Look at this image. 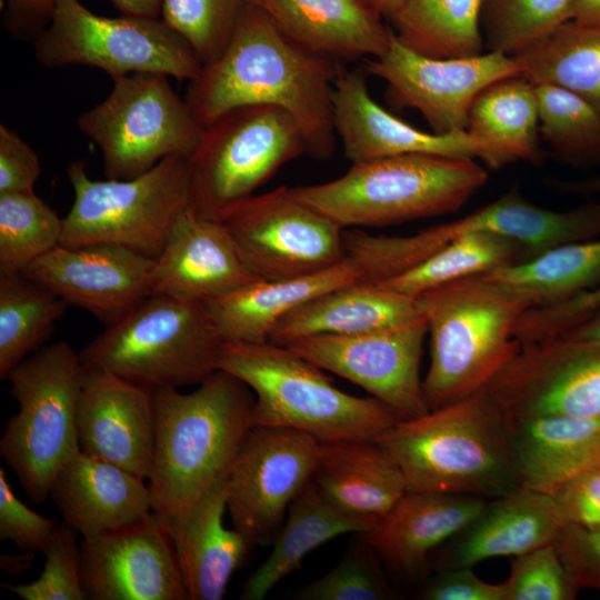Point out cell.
Masks as SVG:
<instances>
[{
    "mask_svg": "<svg viewBox=\"0 0 600 600\" xmlns=\"http://www.w3.org/2000/svg\"><path fill=\"white\" fill-rule=\"evenodd\" d=\"M374 440L401 470L407 491L490 500L521 487L506 418L486 389L400 419Z\"/></svg>",
    "mask_w": 600,
    "mask_h": 600,
    "instance_id": "3957f363",
    "label": "cell"
},
{
    "mask_svg": "<svg viewBox=\"0 0 600 600\" xmlns=\"http://www.w3.org/2000/svg\"><path fill=\"white\" fill-rule=\"evenodd\" d=\"M79 549L87 599L188 600L168 523L153 511L82 538Z\"/></svg>",
    "mask_w": 600,
    "mask_h": 600,
    "instance_id": "ac0fdd59",
    "label": "cell"
},
{
    "mask_svg": "<svg viewBox=\"0 0 600 600\" xmlns=\"http://www.w3.org/2000/svg\"><path fill=\"white\" fill-rule=\"evenodd\" d=\"M539 132L567 163H600V110L581 96L552 84H533Z\"/></svg>",
    "mask_w": 600,
    "mask_h": 600,
    "instance_id": "f35d334b",
    "label": "cell"
},
{
    "mask_svg": "<svg viewBox=\"0 0 600 600\" xmlns=\"http://www.w3.org/2000/svg\"><path fill=\"white\" fill-rule=\"evenodd\" d=\"M377 520L340 510L310 480L290 504L270 554L243 583L239 599H264L308 553L341 534L362 533Z\"/></svg>",
    "mask_w": 600,
    "mask_h": 600,
    "instance_id": "d6a6232c",
    "label": "cell"
},
{
    "mask_svg": "<svg viewBox=\"0 0 600 600\" xmlns=\"http://www.w3.org/2000/svg\"><path fill=\"white\" fill-rule=\"evenodd\" d=\"M416 598L421 600H507V587L481 580L471 567L446 568L428 577Z\"/></svg>",
    "mask_w": 600,
    "mask_h": 600,
    "instance_id": "681fc988",
    "label": "cell"
},
{
    "mask_svg": "<svg viewBox=\"0 0 600 600\" xmlns=\"http://www.w3.org/2000/svg\"><path fill=\"white\" fill-rule=\"evenodd\" d=\"M482 0H407L390 19L398 40L431 58L483 53Z\"/></svg>",
    "mask_w": 600,
    "mask_h": 600,
    "instance_id": "8d00e7d4",
    "label": "cell"
},
{
    "mask_svg": "<svg viewBox=\"0 0 600 600\" xmlns=\"http://www.w3.org/2000/svg\"><path fill=\"white\" fill-rule=\"evenodd\" d=\"M34 559V552L22 551L20 554H2L0 566L8 573L16 574L29 570Z\"/></svg>",
    "mask_w": 600,
    "mask_h": 600,
    "instance_id": "680465c9",
    "label": "cell"
},
{
    "mask_svg": "<svg viewBox=\"0 0 600 600\" xmlns=\"http://www.w3.org/2000/svg\"><path fill=\"white\" fill-rule=\"evenodd\" d=\"M376 11H378L383 18L391 19L400 8L407 2V0H363Z\"/></svg>",
    "mask_w": 600,
    "mask_h": 600,
    "instance_id": "91938a15",
    "label": "cell"
},
{
    "mask_svg": "<svg viewBox=\"0 0 600 600\" xmlns=\"http://www.w3.org/2000/svg\"><path fill=\"white\" fill-rule=\"evenodd\" d=\"M69 306L22 273H0V379L43 347Z\"/></svg>",
    "mask_w": 600,
    "mask_h": 600,
    "instance_id": "74e56055",
    "label": "cell"
},
{
    "mask_svg": "<svg viewBox=\"0 0 600 600\" xmlns=\"http://www.w3.org/2000/svg\"><path fill=\"white\" fill-rule=\"evenodd\" d=\"M484 274L532 307L557 303L600 286V237L562 243Z\"/></svg>",
    "mask_w": 600,
    "mask_h": 600,
    "instance_id": "e575fe53",
    "label": "cell"
},
{
    "mask_svg": "<svg viewBox=\"0 0 600 600\" xmlns=\"http://www.w3.org/2000/svg\"><path fill=\"white\" fill-rule=\"evenodd\" d=\"M41 164L33 149L11 128L0 124V193L33 192Z\"/></svg>",
    "mask_w": 600,
    "mask_h": 600,
    "instance_id": "816d5d0a",
    "label": "cell"
},
{
    "mask_svg": "<svg viewBox=\"0 0 600 600\" xmlns=\"http://www.w3.org/2000/svg\"><path fill=\"white\" fill-rule=\"evenodd\" d=\"M574 0H482L481 31L488 51L517 56L571 20Z\"/></svg>",
    "mask_w": 600,
    "mask_h": 600,
    "instance_id": "60d3db41",
    "label": "cell"
},
{
    "mask_svg": "<svg viewBox=\"0 0 600 600\" xmlns=\"http://www.w3.org/2000/svg\"><path fill=\"white\" fill-rule=\"evenodd\" d=\"M564 522L551 494L524 487L488 500L481 513L431 557L432 568L473 567L554 542Z\"/></svg>",
    "mask_w": 600,
    "mask_h": 600,
    "instance_id": "cb8c5ba5",
    "label": "cell"
},
{
    "mask_svg": "<svg viewBox=\"0 0 600 600\" xmlns=\"http://www.w3.org/2000/svg\"><path fill=\"white\" fill-rule=\"evenodd\" d=\"M488 180L473 159L400 154L353 162L341 177L293 193L343 229L383 227L453 212Z\"/></svg>",
    "mask_w": 600,
    "mask_h": 600,
    "instance_id": "8992f818",
    "label": "cell"
},
{
    "mask_svg": "<svg viewBox=\"0 0 600 600\" xmlns=\"http://www.w3.org/2000/svg\"><path fill=\"white\" fill-rule=\"evenodd\" d=\"M366 70L388 84L396 106L418 110L437 133L466 130L478 94L500 79L520 74L516 57L487 51L431 58L402 44L393 31L384 54L367 59Z\"/></svg>",
    "mask_w": 600,
    "mask_h": 600,
    "instance_id": "e0dca14e",
    "label": "cell"
},
{
    "mask_svg": "<svg viewBox=\"0 0 600 600\" xmlns=\"http://www.w3.org/2000/svg\"><path fill=\"white\" fill-rule=\"evenodd\" d=\"M522 487L553 494L573 477L600 467V417L507 419Z\"/></svg>",
    "mask_w": 600,
    "mask_h": 600,
    "instance_id": "83f0119b",
    "label": "cell"
},
{
    "mask_svg": "<svg viewBox=\"0 0 600 600\" xmlns=\"http://www.w3.org/2000/svg\"><path fill=\"white\" fill-rule=\"evenodd\" d=\"M218 370L254 393L252 427L290 428L332 442L376 439L400 420L383 402L340 390L321 368L269 340L224 342Z\"/></svg>",
    "mask_w": 600,
    "mask_h": 600,
    "instance_id": "5b68a950",
    "label": "cell"
},
{
    "mask_svg": "<svg viewBox=\"0 0 600 600\" xmlns=\"http://www.w3.org/2000/svg\"><path fill=\"white\" fill-rule=\"evenodd\" d=\"M293 41L333 60L379 58L392 30L363 0H247Z\"/></svg>",
    "mask_w": 600,
    "mask_h": 600,
    "instance_id": "4316f807",
    "label": "cell"
},
{
    "mask_svg": "<svg viewBox=\"0 0 600 600\" xmlns=\"http://www.w3.org/2000/svg\"><path fill=\"white\" fill-rule=\"evenodd\" d=\"M144 479L80 452L57 477L50 497L63 522L83 538L133 522L152 511Z\"/></svg>",
    "mask_w": 600,
    "mask_h": 600,
    "instance_id": "484cf974",
    "label": "cell"
},
{
    "mask_svg": "<svg viewBox=\"0 0 600 600\" xmlns=\"http://www.w3.org/2000/svg\"><path fill=\"white\" fill-rule=\"evenodd\" d=\"M247 0H162L161 18L192 47L202 64L227 47Z\"/></svg>",
    "mask_w": 600,
    "mask_h": 600,
    "instance_id": "7bdbcfd3",
    "label": "cell"
},
{
    "mask_svg": "<svg viewBox=\"0 0 600 600\" xmlns=\"http://www.w3.org/2000/svg\"><path fill=\"white\" fill-rule=\"evenodd\" d=\"M600 310V286L563 301L526 310L514 327L520 344L563 336Z\"/></svg>",
    "mask_w": 600,
    "mask_h": 600,
    "instance_id": "bcb514c9",
    "label": "cell"
},
{
    "mask_svg": "<svg viewBox=\"0 0 600 600\" xmlns=\"http://www.w3.org/2000/svg\"><path fill=\"white\" fill-rule=\"evenodd\" d=\"M427 334L428 326L421 317L376 330L304 337L283 346L361 387L399 419H411L429 411L420 378Z\"/></svg>",
    "mask_w": 600,
    "mask_h": 600,
    "instance_id": "2e32d148",
    "label": "cell"
},
{
    "mask_svg": "<svg viewBox=\"0 0 600 600\" xmlns=\"http://www.w3.org/2000/svg\"><path fill=\"white\" fill-rule=\"evenodd\" d=\"M336 61L293 41L247 1L227 47L189 81L184 100L202 128L236 108L279 107L299 126L307 154L328 159L337 141Z\"/></svg>",
    "mask_w": 600,
    "mask_h": 600,
    "instance_id": "6da1fadb",
    "label": "cell"
},
{
    "mask_svg": "<svg viewBox=\"0 0 600 600\" xmlns=\"http://www.w3.org/2000/svg\"><path fill=\"white\" fill-rule=\"evenodd\" d=\"M561 337L600 343V310Z\"/></svg>",
    "mask_w": 600,
    "mask_h": 600,
    "instance_id": "9f6ffc18",
    "label": "cell"
},
{
    "mask_svg": "<svg viewBox=\"0 0 600 600\" xmlns=\"http://www.w3.org/2000/svg\"><path fill=\"white\" fill-rule=\"evenodd\" d=\"M112 81L108 97L77 121L99 147L107 179H131L168 157L193 153L203 128L169 76L137 72Z\"/></svg>",
    "mask_w": 600,
    "mask_h": 600,
    "instance_id": "8fae6325",
    "label": "cell"
},
{
    "mask_svg": "<svg viewBox=\"0 0 600 600\" xmlns=\"http://www.w3.org/2000/svg\"><path fill=\"white\" fill-rule=\"evenodd\" d=\"M256 280L226 226L188 209L156 258L153 293L206 302Z\"/></svg>",
    "mask_w": 600,
    "mask_h": 600,
    "instance_id": "603a6c76",
    "label": "cell"
},
{
    "mask_svg": "<svg viewBox=\"0 0 600 600\" xmlns=\"http://www.w3.org/2000/svg\"><path fill=\"white\" fill-rule=\"evenodd\" d=\"M123 14L141 18H161L162 0H111Z\"/></svg>",
    "mask_w": 600,
    "mask_h": 600,
    "instance_id": "11a10c76",
    "label": "cell"
},
{
    "mask_svg": "<svg viewBox=\"0 0 600 600\" xmlns=\"http://www.w3.org/2000/svg\"><path fill=\"white\" fill-rule=\"evenodd\" d=\"M417 297L357 281L312 298L276 326L269 341L287 344L317 334L376 330L421 318Z\"/></svg>",
    "mask_w": 600,
    "mask_h": 600,
    "instance_id": "4dcf8cb0",
    "label": "cell"
},
{
    "mask_svg": "<svg viewBox=\"0 0 600 600\" xmlns=\"http://www.w3.org/2000/svg\"><path fill=\"white\" fill-rule=\"evenodd\" d=\"M302 154L303 136L286 110L266 104L230 110L203 128L188 158L189 209L219 220Z\"/></svg>",
    "mask_w": 600,
    "mask_h": 600,
    "instance_id": "30bf717a",
    "label": "cell"
},
{
    "mask_svg": "<svg viewBox=\"0 0 600 600\" xmlns=\"http://www.w3.org/2000/svg\"><path fill=\"white\" fill-rule=\"evenodd\" d=\"M466 131L489 169L518 161L539 164L544 158L534 86L521 74L500 79L478 94Z\"/></svg>",
    "mask_w": 600,
    "mask_h": 600,
    "instance_id": "1f68e13d",
    "label": "cell"
},
{
    "mask_svg": "<svg viewBox=\"0 0 600 600\" xmlns=\"http://www.w3.org/2000/svg\"><path fill=\"white\" fill-rule=\"evenodd\" d=\"M332 106L337 137L351 163L400 154L480 157L478 143L466 130L426 132L383 109L370 96L362 72L339 67Z\"/></svg>",
    "mask_w": 600,
    "mask_h": 600,
    "instance_id": "7402d4cb",
    "label": "cell"
},
{
    "mask_svg": "<svg viewBox=\"0 0 600 600\" xmlns=\"http://www.w3.org/2000/svg\"><path fill=\"white\" fill-rule=\"evenodd\" d=\"M219 220L247 267L261 280L313 274L348 258L344 229L301 201L289 187L252 194Z\"/></svg>",
    "mask_w": 600,
    "mask_h": 600,
    "instance_id": "4fadbf2b",
    "label": "cell"
},
{
    "mask_svg": "<svg viewBox=\"0 0 600 600\" xmlns=\"http://www.w3.org/2000/svg\"><path fill=\"white\" fill-rule=\"evenodd\" d=\"M58 0H4L3 22L18 40L32 42L47 29Z\"/></svg>",
    "mask_w": 600,
    "mask_h": 600,
    "instance_id": "f5cc1de1",
    "label": "cell"
},
{
    "mask_svg": "<svg viewBox=\"0 0 600 600\" xmlns=\"http://www.w3.org/2000/svg\"><path fill=\"white\" fill-rule=\"evenodd\" d=\"M514 57L532 84L570 90L600 110V26L569 20Z\"/></svg>",
    "mask_w": 600,
    "mask_h": 600,
    "instance_id": "d590c367",
    "label": "cell"
},
{
    "mask_svg": "<svg viewBox=\"0 0 600 600\" xmlns=\"http://www.w3.org/2000/svg\"><path fill=\"white\" fill-rule=\"evenodd\" d=\"M224 340L206 304L152 293L79 351L102 370L150 391L199 384L218 370Z\"/></svg>",
    "mask_w": 600,
    "mask_h": 600,
    "instance_id": "52a82bcc",
    "label": "cell"
},
{
    "mask_svg": "<svg viewBox=\"0 0 600 600\" xmlns=\"http://www.w3.org/2000/svg\"><path fill=\"white\" fill-rule=\"evenodd\" d=\"M59 523L41 516L19 500L0 469V538L19 550L44 553Z\"/></svg>",
    "mask_w": 600,
    "mask_h": 600,
    "instance_id": "7dc6e473",
    "label": "cell"
},
{
    "mask_svg": "<svg viewBox=\"0 0 600 600\" xmlns=\"http://www.w3.org/2000/svg\"><path fill=\"white\" fill-rule=\"evenodd\" d=\"M320 442L280 427H252L228 476L232 526L253 546L274 541L290 504L311 480Z\"/></svg>",
    "mask_w": 600,
    "mask_h": 600,
    "instance_id": "9a60e30c",
    "label": "cell"
},
{
    "mask_svg": "<svg viewBox=\"0 0 600 600\" xmlns=\"http://www.w3.org/2000/svg\"><path fill=\"white\" fill-rule=\"evenodd\" d=\"M86 368L67 341L43 346L9 373L19 409L6 423L0 456L28 497L44 502L80 451L78 408Z\"/></svg>",
    "mask_w": 600,
    "mask_h": 600,
    "instance_id": "ba28073f",
    "label": "cell"
},
{
    "mask_svg": "<svg viewBox=\"0 0 600 600\" xmlns=\"http://www.w3.org/2000/svg\"><path fill=\"white\" fill-rule=\"evenodd\" d=\"M78 432L81 452L147 480L154 443L153 392L113 373L86 369Z\"/></svg>",
    "mask_w": 600,
    "mask_h": 600,
    "instance_id": "ffe728a7",
    "label": "cell"
},
{
    "mask_svg": "<svg viewBox=\"0 0 600 600\" xmlns=\"http://www.w3.org/2000/svg\"><path fill=\"white\" fill-rule=\"evenodd\" d=\"M377 552L359 538L328 573L293 592L299 600H394Z\"/></svg>",
    "mask_w": 600,
    "mask_h": 600,
    "instance_id": "b9f144b4",
    "label": "cell"
},
{
    "mask_svg": "<svg viewBox=\"0 0 600 600\" xmlns=\"http://www.w3.org/2000/svg\"><path fill=\"white\" fill-rule=\"evenodd\" d=\"M350 258L320 272L286 279L256 280L230 293L206 301L224 342L268 341L276 326L291 311L332 289L362 280Z\"/></svg>",
    "mask_w": 600,
    "mask_h": 600,
    "instance_id": "f1b7e54d",
    "label": "cell"
},
{
    "mask_svg": "<svg viewBox=\"0 0 600 600\" xmlns=\"http://www.w3.org/2000/svg\"><path fill=\"white\" fill-rule=\"evenodd\" d=\"M33 46L37 61L47 68L80 64L111 78L159 72L190 81L203 66L162 18L101 17L79 0H58L51 22Z\"/></svg>",
    "mask_w": 600,
    "mask_h": 600,
    "instance_id": "7c38bea8",
    "label": "cell"
},
{
    "mask_svg": "<svg viewBox=\"0 0 600 600\" xmlns=\"http://www.w3.org/2000/svg\"><path fill=\"white\" fill-rule=\"evenodd\" d=\"M228 477L186 512L166 520L183 576L188 600H220L250 548L233 527L226 528Z\"/></svg>",
    "mask_w": 600,
    "mask_h": 600,
    "instance_id": "d4e9b609",
    "label": "cell"
},
{
    "mask_svg": "<svg viewBox=\"0 0 600 600\" xmlns=\"http://www.w3.org/2000/svg\"><path fill=\"white\" fill-rule=\"evenodd\" d=\"M486 391L507 419L600 417V343H519Z\"/></svg>",
    "mask_w": 600,
    "mask_h": 600,
    "instance_id": "5bb4252c",
    "label": "cell"
},
{
    "mask_svg": "<svg viewBox=\"0 0 600 600\" xmlns=\"http://www.w3.org/2000/svg\"><path fill=\"white\" fill-rule=\"evenodd\" d=\"M488 500L459 493H406L367 531L359 533L387 570L409 582L424 581L433 552L470 524Z\"/></svg>",
    "mask_w": 600,
    "mask_h": 600,
    "instance_id": "44dd1931",
    "label": "cell"
},
{
    "mask_svg": "<svg viewBox=\"0 0 600 600\" xmlns=\"http://www.w3.org/2000/svg\"><path fill=\"white\" fill-rule=\"evenodd\" d=\"M73 532L67 523H59L44 552L46 562L39 578L30 583L2 587L23 600H86L80 549Z\"/></svg>",
    "mask_w": 600,
    "mask_h": 600,
    "instance_id": "ee69618b",
    "label": "cell"
},
{
    "mask_svg": "<svg viewBox=\"0 0 600 600\" xmlns=\"http://www.w3.org/2000/svg\"><path fill=\"white\" fill-rule=\"evenodd\" d=\"M449 226L456 238L416 267L379 284L417 297L446 283L533 257L524 244L509 237L486 230L457 229L453 221Z\"/></svg>",
    "mask_w": 600,
    "mask_h": 600,
    "instance_id": "836d02e7",
    "label": "cell"
},
{
    "mask_svg": "<svg viewBox=\"0 0 600 600\" xmlns=\"http://www.w3.org/2000/svg\"><path fill=\"white\" fill-rule=\"evenodd\" d=\"M430 336L422 389L430 410L486 389L519 342L514 327L531 303L483 274L417 296Z\"/></svg>",
    "mask_w": 600,
    "mask_h": 600,
    "instance_id": "277c9868",
    "label": "cell"
},
{
    "mask_svg": "<svg viewBox=\"0 0 600 600\" xmlns=\"http://www.w3.org/2000/svg\"><path fill=\"white\" fill-rule=\"evenodd\" d=\"M551 496L564 524L600 529V467L573 477Z\"/></svg>",
    "mask_w": 600,
    "mask_h": 600,
    "instance_id": "f907efd6",
    "label": "cell"
},
{
    "mask_svg": "<svg viewBox=\"0 0 600 600\" xmlns=\"http://www.w3.org/2000/svg\"><path fill=\"white\" fill-rule=\"evenodd\" d=\"M504 583L507 600H573L579 592L554 542L512 557Z\"/></svg>",
    "mask_w": 600,
    "mask_h": 600,
    "instance_id": "f6af8a7d",
    "label": "cell"
},
{
    "mask_svg": "<svg viewBox=\"0 0 600 600\" xmlns=\"http://www.w3.org/2000/svg\"><path fill=\"white\" fill-rule=\"evenodd\" d=\"M156 259L113 243L59 244L22 274L104 324L153 293Z\"/></svg>",
    "mask_w": 600,
    "mask_h": 600,
    "instance_id": "d6986e66",
    "label": "cell"
},
{
    "mask_svg": "<svg viewBox=\"0 0 600 600\" xmlns=\"http://www.w3.org/2000/svg\"><path fill=\"white\" fill-rule=\"evenodd\" d=\"M253 402L252 390L222 370L191 392L153 391L154 443L147 479L153 512L174 518L229 476L252 428Z\"/></svg>",
    "mask_w": 600,
    "mask_h": 600,
    "instance_id": "7a4b0ae2",
    "label": "cell"
},
{
    "mask_svg": "<svg viewBox=\"0 0 600 600\" xmlns=\"http://www.w3.org/2000/svg\"><path fill=\"white\" fill-rule=\"evenodd\" d=\"M311 481L334 507L369 519L384 516L407 491L401 470L374 439L320 442Z\"/></svg>",
    "mask_w": 600,
    "mask_h": 600,
    "instance_id": "f546056e",
    "label": "cell"
},
{
    "mask_svg": "<svg viewBox=\"0 0 600 600\" xmlns=\"http://www.w3.org/2000/svg\"><path fill=\"white\" fill-rule=\"evenodd\" d=\"M554 544L577 588L600 591V529L564 524Z\"/></svg>",
    "mask_w": 600,
    "mask_h": 600,
    "instance_id": "c3c4849f",
    "label": "cell"
},
{
    "mask_svg": "<svg viewBox=\"0 0 600 600\" xmlns=\"http://www.w3.org/2000/svg\"><path fill=\"white\" fill-rule=\"evenodd\" d=\"M73 203L63 218V246L113 243L156 259L189 209L188 159L172 156L131 179L93 180L86 162L68 164Z\"/></svg>",
    "mask_w": 600,
    "mask_h": 600,
    "instance_id": "9c48e42d",
    "label": "cell"
},
{
    "mask_svg": "<svg viewBox=\"0 0 600 600\" xmlns=\"http://www.w3.org/2000/svg\"><path fill=\"white\" fill-rule=\"evenodd\" d=\"M571 20L600 26V0H574Z\"/></svg>",
    "mask_w": 600,
    "mask_h": 600,
    "instance_id": "6f0895ef",
    "label": "cell"
},
{
    "mask_svg": "<svg viewBox=\"0 0 600 600\" xmlns=\"http://www.w3.org/2000/svg\"><path fill=\"white\" fill-rule=\"evenodd\" d=\"M549 184L567 194L600 197V173L572 180H550Z\"/></svg>",
    "mask_w": 600,
    "mask_h": 600,
    "instance_id": "db71d44e",
    "label": "cell"
},
{
    "mask_svg": "<svg viewBox=\"0 0 600 600\" xmlns=\"http://www.w3.org/2000/svg\"><path fill=\"white\" fill-rule=\"evenodd\" d=\"M63 218L34 191L0 193V273L16 274L61 243Z\"/></svg>",
    "mask_w": 600,
    "mask_h": 600,
    "instance_id": "ab89813d",
    "label": "cell"
}]
</instances>
